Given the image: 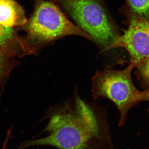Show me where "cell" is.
<instances>
[{
    "label": "cell",
    "instance_id": "277c9868",
    "mask_svg": "<svg viewBox=\"0 0 149 149\" xmlns=\"http://www.w3.org/2000/svg\"><path fill=\"white\" fill-rule=\"evenodd\" d=\"M130 63L125 69L118 70L105 68L97 70L92 79V96L94 100L103 97L111 101L120 113L119 125L125 123L128 111L139 102L140 91L131 77L134 67Z\"/></svg>",
    "mask_w": 149,
    "mask_h": 149
},
{
    "label": "cell",
    "instance_id": "4fadbf2b",
    "mask_svg": "<svg viewBox=\"0 0 149 149\" xmlns=\"http://www.w3.org/2000/svg\"></svg>",
    "mask_w": 149,
    "mask_h": 149
},
{
    "label": "cell",
    "instance_id": "ba28073f",
    "mask_svg": "<svg viewBox=\"0 0 149 149\" xmlns=\"http://www.w3.org/2000/svg\"><path fill=\"white\" fill-rule=\"evenodd\" d=\"M133 15L149 20V0H126Z\"/></svg>",
    "mask_w": 149,
    "mask_h": 149
},
{
    "label": "cell",
    "instance_id": "7c38bea8",
    "mask_svg": "<svg viewBox=\"0 0 149 149\" xmlns=\"http://www.w3.org/2000/svg\"><path fill=\"white\" fill-rule=\"evenodd\" d=\"M10 132H8V133L7 136L6 138L5 141L4 142L3 144V146L2 148V149H5L6 147L8 141V138L10 136Z\"/></svg>",
    "mask_w": 149,
    "mask_h": 149
},
{
    "label": "cell",
    "instance_id": "8992f818",
    "mask_svg": "<svg viewBox=\"0 0 149 149\" xmlns=\"http://www.w3.org/2000/svg\"><path fill=\"white\" fill-rule=\"evenodd\" d=\"M27 21L23 8L15 0H0V24L13 28Z\"/></svg>",
    "mask_w": 149,
    "mask_h": 149
},
{
    "label": "cell",
    "instance_id": "9c48e42d",
    "mask_svg": "<svg viewBox=\"0 0 149 149\" xmlns=\"http://www.w3.org/2000/svg\"><path fill=\"white\" fill-rule=\"evenodd\" d=\"M136 67L141 79L149 87V57L139 63Z\"/></svg>",
    "mask_w": 149,
    "mask_h": 149
},
{
    "label": "cell",
    "instance_id": "8fae6325",
    "mask_svg": "<svg viewBox=\"0 0 149 149\" xmlns=\"http://www.w3.org/2000/svg\"><path fill=\"white\" fill-rule=\"evenodd\" d=\"M149 101V89L144 91H140L139 95V102Z\"/></svg>",
    "mask_w": 149,
    "mask_h": 149
},
{
    "label": "cell",
    "instance_id": "3957f363",
    "mask_svg": "<svg viewBox=\"0 0 149 149\" xmlns=\"http://www.w3.org/2000/svg\"><path fill=\"white\" fill-rule=\"evenodd\" d=\"M102 51L119 36L101 0H56Z\"/></svg>",
    "mask_w": 149,
    "mask_h": 149
},
{
    "label": "cell",
    "instance_id": "30bf717a",
    "mask_svg": "<svg viewBox=\"0 0 149 149\" xmlns=\"http://www.w3.org/2000/svg\"><path fill=\"white\" fill-rule=\"evenodd\" d=\"M10 56L9 55L0 48V82L6 74L10 67L8 59Z\"/></svg>",
    "mask_w": 149,
    "mask_h": 149
},
{
    "label": "cell",
    "instance_id": "5b68a950",
    "mask_svg": "<svg viewBox=\"0 0 149 149\" xmlns=\"http://www.w3.org/2000/svg\"><path fill=\"white\" fill-rule=\"evenodd\" d=\"M118 47L127 50L130 56V63L135 67L148 57L149 20L135 15L130 17L128 28L115 40L111 49Z\"/></svg>",
    "mask_w": 149,
    "mask_h": 149
},
{
    "label": "cell",
    "instance_id": "6da1fadb",
    "mask_svg": "<svg viewBox=\"0 0 149 149\" xmlns=\"http://www.w3.org/2000/svg\"><path fill=\"white\" fill-rule=\"evenodd\" d=\"M47 137L22 143L18 149L51 146L58 149H114L109 126L75 93L74 99L53 107Z\"/></svg>",
    "mask_w": 149,
    "mask_h": 149
},
{
    "label": "cell",
    "instance_id": "7a4b0ae2",
    "mask_svg": "<svg viewBox=\"0 0 149 149\" xmlns=\"http://www.w3.org/2000/svg\"><path fill=\"white\" fill-rule=\"evenodd\" d=\"M25 25L32 53L65 36L76 35L92 41L90 35L67 18L56 0H35L34 13Z\"/></svg>",
    "mask_w": 149,
    "mask_h": 149
},
{
    "label": "cell",
    "instance_id": "52a82bcc",
    "mask_svg": "<svg viewBox=\"0 0 149 149\" xmlns=\"http://www.w3.org/2000/svg\"><path fill=\"white\" fill-rule=\"evenodd\" d=\"M0 48L10 56L19 53H32L29 46L18 39L13 28L0 24Z\"/></svg>",
    "mask_w": 149,
    "mask_h": 149
}]
</instances>
